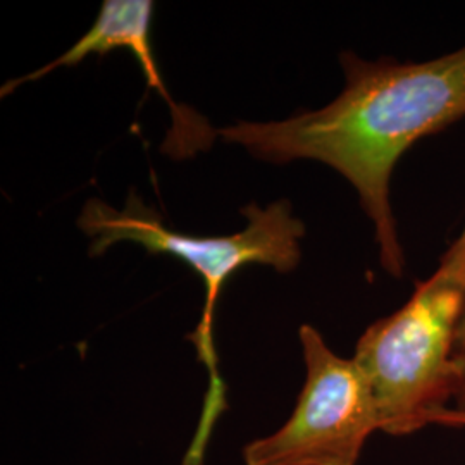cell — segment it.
<instances>
[{
	"label": "cell",
	"instance_id": "obj_2",
	"mask_svg": "<svg viewBox=\"0 0 465 465\" xmlns=\"http://www.w3.org/2000/svg\"><path fill=\"white\" fill-rule=\"evenodd\" d=\"M249 219L243 232L230 236H193L171 230L161 216L132 192L124 209L117 211L104 200L90 199L78 217V226L90 236V255H102L119 242H134L149 253H164L192 267L205 286V305L197 330L188 334L199 361L209 371V390L200 416L199 430L184 457L183 465H202L211 432L226 411V386L217 369L214 345L216 305L223 286L247 264H264L278 272L297 269L300 242L305 224L292 214L288 200H276L266 209L255 203L243 207Z\"/></svg>",
	"mask_w": 465,
	"mask_h": 465
},
{
	"label": "cell",
	"instance_id": "obj_1",
	"mask_svg": "<svg viewBox=\"0 0 465 465\" xmlns=\"http://www.w3.org/2000/svg\"><path fill=\"white\" fill-rule=\"evenodd\" d=\"M343 92L328 105L271 123L240 121L219 130L257 159L317 161L359 193L374 224L382 269L401 278L405 252L391 207V176L419 140L465 119V45L428 61H364L341 52Z\"/></svg>",
	"mask_w": 465,
	"mask_h": 465
},
{
	"label": "cell",
	"instance_id": "obj_3",
	"mask_svg": "<svg viewBox=\"0 0 465 465\" xmlns=\"http://www.w3.org/2000/svg\"><path fill=\"white\" fill-rule=\"evenodd\" d=\"M465 314V223L431 276L399 311L359 338L355 362L378 403L381 431L411 436L450 407L457 391L455 341Z\"/></svg>",
	"mask_w": 465,
	"mask_h": 465
},
{
	"label": "cell",
	"instance_id": "obj_4",
	"mask_svg": "<svg viewBox=\"0 0 465 465\" xmlns=\"http://www.w3.org/2000/svg\"><path fill=\"white\" fill-rule=\"evenodd\" d=\"M307 376L292 417L243 449L245 465H357L381 431L372 386L355 359L336 355L314 326L299 331Z\"/></svg>",
	"mask_w": 465,
	"mask_h": 465
},
{
	"label": "cell",
	"instance_id": "obj_7",
	"mask_svg": "<svg viewBox=\"0 0 465 465\" xmlns=\"http://www.w3.org/2000/svg\"><path fill=\"white\" fill-rule=\"evenodd\" d=\"M428 426H443V428H465V411H457L453 407H447L428 419Z\"/></svg>",
	"mask_w": 465,
	"mask_h": 465
},
{
	"label": "cell",
	"instance_id": "obj_6",
	"mask_svg": "<svg viewBox=\"0 0 465 465\" xmlns=\"http://www.w3.org/2000/svg\"><path fill=\"white\" fill-rule=\"evenodd\" d=\"M453 361L457 367V391L451 401V407L457 411H465V314L457 332Z\"/></svg>",
	"mask_w": 465,
	"mask_h": 465
},
{
	"label": "cell",
	"instance_id": "obj_5",
	"mask_svg": "<svg viewBox=\"0 0 465 465\" xmlns=\"http://www.w3.org/2000/svg\"><path fill=\"white\" fill-rule=\"evenodd\" d=\"M152 13L153 2L150 0H105L94 26L71 49L28 76L4 84L2 97L15 92L21 84L47 76L54 69L76 66L92 54L105 55L111 50L124 49L134 54L136 63L147 76V84L161 94L173 113V128L163 145L167 155L184 159L195 155L199 150L209 149L214 142L216 132L195 111L178 105L171 99L159 73L150 40Z\"/></svg>",
	"mask_w": 465,
	"mask_h": 465
}]
</instances>
